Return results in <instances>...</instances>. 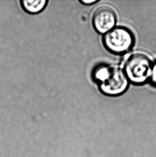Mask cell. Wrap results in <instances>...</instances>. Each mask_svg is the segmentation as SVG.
Returning <instances> with one entry per match:
<instances>
[{
  "label": "cell",
  "instance_id": "3",
  "mask_svg": "<svg viewBox=\"0 0 156 157\" xmlns=\"http://www.w3.org/2000/svg\"><path fill=\"white\" fill-rule=\"evenodd\" d=\"M104 43L110 51L124 53L131 48L134 43L131 32L125 28H117L107 32L104 37Z\"/></svg>",
  "mask_w": 156,
  "mask_h": 157
},
{
  "label": "cell",
  "instance_id": "2",
  "mask_svg": "<svg viewBox=\"0 0 156 157\" xmlns=\"http://www.w3.org/2000/svg\"><path fill=\"white\" fill-rule=\"evenodd\" d=\"M124 68L127 78L132 82L143 83L150 76L151 62L150 59L143 53H135L128 58Z\"/></svg>",
  "mask_w": 156,
  "mask_h": 157
},
{
  "label": "cell",
  "instance_id": "5",
  "mask_svg": "<svg viewBox=\"0 0 156 157\" xmlns=\"http://www.w3.org/2000/svg\"><path fill=\"white\" fill-rule=\"evenodd\" d=\"M48 2L46 0H21L20 3L26 12L35 14L42 11Z\"/></svg>",
  "mask_w": 156,
  "mask_h": 157
},
{
  "label": "cell",
  "instance_id": "7",
  "mask_svg": "<svg viewBox=\"0 0 156 157\" xmlns=\"http://www.w3.org/2000/svg\"><path fill=\"white\" fill-rule=\"evenodd\" d=\"M96 2V1L95 0H91V1H87V0H82L81 1V2L85 3L86 4H89L92 3H94V2Z\"/></svg>",
  "mask_w": 156,
  "mask_h": 157
},
{
  "label": "cell",
  "instance_id": "4",
  "mask_svg": "<svg viewBox=\"0 0 156 157\" xmlns=\"http://www.w3.org/2000/svg\"><path fill=\"white\" fill-rule=\"evenodd\" d=\"M116 21V15L110 6H100L93 15V24L96 30L101 33L108 32L113 28Z\"/></svg>",
  "mask_w": 156,
  "mask_h": 157
},
{
  "label": "cell",
  "instance_id": "1",
  "mask_svg": "<svg viewBox=\"0 0 156 157\" xmlns=\"http://www.w3.org/2000/svg\"><path fill=\"white\" fill-rule=\"evenodd\" d=\"M94 76L102 92L108 95L122 94L128 86L126 75L117 66H100L95 70Z\"/></svg>",
  "mask_w": 156,
  "mask_h": 157
},
{
  "label": "cell",
  "instance_id": "6",
  "mask_svg": "<svg viewBox=\"0 0 156 157\" xmlns=\"http://www.w3.org/2000/svg\"><path fill=\"white\" fill-rule=\"evenodd\" d=\"M152 79L154 83L156 84V63L154 64L153 68L152 74Z\"/></svg>",
  "mask_w": 156,
  "mask_h": 157
}]
</instances>
